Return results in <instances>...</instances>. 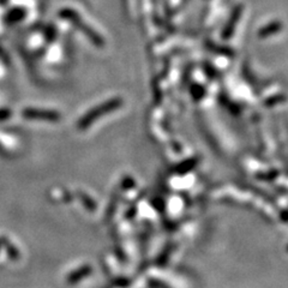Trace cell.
<instances>
[{
  "instance_id": "cell-2",
  "label": "cell",
  "mask_w": 288,
  "mask_h": 288,
  "mask_svg": "<svg viewBox=\"0 0 288 288\" xmlns=\"http://www.w3.org/2000/svg\"><path fill=\"white\" fill-rule=\"evenodd\" d=\"M26 117L36 119H44V120H57L59 118L57 113L49 111H35V110H28L24 112Z\"/></svg>"
},
{
  "instance_id": "cell-1",
  "label": "cell",
  "mask_w": 288,
  "mask_h": 288,
  "mask_svg": "<svg viewBox=\"0 0 288 288\" xmlns=\"http://www.w3.org/2000/svg\"><path fill=\"white\" fill-rule=\"evenodd\" d=\"M120 105H122V101H120V100H117V99L111 100V101L103 103V105L100 106V107L95 108V110L89 112L84 118L81 120L80 127L84 128L86 126H89V125H90L95 119H99L103 113H108V112H112L113 110H116V108H118Z\"/></svg>"
}]
</instances>
